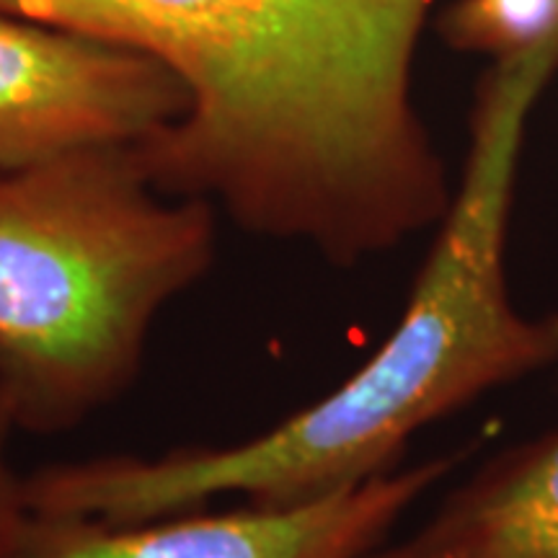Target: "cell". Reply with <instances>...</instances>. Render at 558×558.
<instances>
[{
  "instance_id": "1",
  "label": "cell",
  "mask_w": 558,
  "mask_h": 558,
  "mask_svg": "<svg viewBox=\"0 0 558 558\" xmlns=\"http://www.w3.org/2000/svg\"><path fill=\"white\" fill-rule=\"evenodd\" d=\"M435 0H0L150 54L190 107L135 153L163 194L354 269L437 228L452 192L414 101Z\"/></svg>"
},
{
  "instance_id": "2",
  "label": "cell",
  "mask_w": 558,
  "mask_h": 558,
  "mask_svg": "<svg viewBox=\"0 0 558 558\" xmlns=\"http://www.w3.org/2000/svg\"><path fill=\"white\" fill-rule=\"evenodd\" d=\"M556 70L558 37L481 78L463 173L407 308L341 386L233 445L45 465L24 478L32 512L137 522L213 501L303 505L396 471L429 424L558 365V313L520 311L507 279L527 122Z\"/></svg>"
},
{
  "instance_id": "3",
  "label": "cell",
  "mask_w": 558,
  "mask_h": 558,
  "mask_svg": "<svg viewBox=\"0 0 558 558\" xmlns=\"http://www.w3.org/2000/svg\"><path fill=\"white\" fill-rule=\"evenodd\" d=\"M220 213L135 148L0 173V396L19 432L81 427L132 388L158 318L218 256Z\"/></svg>"
},
{
  "instance_id": "4",
  "label": "cell",
  "mask_w": 558,
  "mask_h": 558,
  "mask_svg": "<svg viewBox=\"0 0 558 558\" xmlns=\"http://www.w3.org/2000/svg\"><path fill=\"white\" fill-rule=\"evenodd\" d=\"M463 458L465 450L399 465L303 505L202 507L137 522L29 509L16 558H365Z\"/></svg>"
},
{
  "instance_id": "5",
  "label": "cell",
  "mask_w": 558,
  "mask_h": 558,
  "mask_svg": "<svg viewBox=\"0 0 558 558\" xmlns=\"http://www.w3.org/2000/svg\"><path fill=\"white\" fill-rule=\"evenodd\" d=\"M184 83L150 54L0 16V173L137 148L181 120Z\"/></svg>"
},
{
  "instance_id": "6",
  "label": "cell",
  "mask_w": 558,
  "mask_h": 558,
  "mask_svg": "<svg viewBox=\"0 0 558 558\" xmlns=\"http://www.w3.org/2000/svg\"><path fill=\"white\" fill-rule=\"evenodd\" d=\"M365 558H558V427L499 452Z\"/></svg>"
},
{
  "instance_id": "7",
  "label": "cell",
  "mask_w": 558,
  "mask_h": 558,
  "mask_svg": "<svg viewBox=\"0 0 558 558\" xmlns=\"http://www.w3.org/2000/svg\"><path fill=\"white\" fill-rule=\"evenodd\" d=\"M442 34L456 50L514 58L558 37V0H458Z\"/></svg>"
},
{
  "instance_id": "8",
  "label": "cell",
  "mask_w": 558,
  "mask_h": 558,
  "mask_svg": "<svg viewBox=\"0 0 558 558\" xmlns=\"http://www.w3.org/2000/svg\"><path fill=\"white\" fill-rule=\"evenodd\" d=\"M9 403L0 396V558H16L29 507H26L24 476L13 469L11 439L16 435Z\"/></svg>"
}]
</instances>
